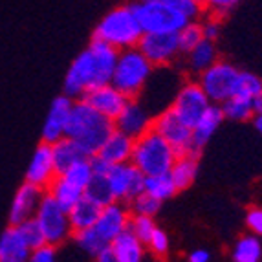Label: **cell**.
<instances>
[{"mask_svg":"<svg viewBox=\"0 0 262 262\" xmlns=\"http://www.w3.org/2000/svg\"><path fill=\"white\" fill-rule=\"evenodd\" d=\"M119 52L106 42L92 39L83 52L72 61L70 68L64 75L62 94L72 99H83L84 94L101 84L112 81L114 68L118 62Z\"/></svg>","mask_w":262,"mask_h":262,"instance_id":"1","label":"cell"},{"mask_svg":"<svg viewBox=\"0 0 262 262\" xmlns=\"http://www.w3.org/2000/svg\"><path fill=\"white\" fill-rule=\"evenodd\" d=\"M114 130V121L94 110L86 101L77 99L66 125V138L74 140L86 156H96L103 141Z\"/></svg>","mask_w":262,"mask_h":262,"instance_id":"2","label":"cell"},{"mask_svg":"<svg viewBox=\"0 0 262 262\" xmlns=\"http://www.w3.org/2000/svg\"><path fill=\"white\" fill-rule=\"evenodd\" d=\"M143 31H141L138 17L132 4H123L110 9L105 17L97 22L94 30V39L106 42L118 52L138 46Z\"/></svg>","mask_w":262,"mask_h":262,"instance_id":"3","label":"cell"},{"mask_svg":"<svg viewBox=\"0 0 262 262\" xmlns=\"http://www.w3.org/2000/svg\"><path fill=\"white\" fill-rule=\"evenodd\" d=\"M152 74L154 66L140 52V48L134 46L119 52L110 83L118 90H121L128 99H138L145 92L149 81L152 79Z\"/></svg>","mask_w":262,"mask_h":262,"instance_id":"4","label":"cell"},{"mask_svg":"<svg viewBox=\"0 0 262 262\" xmlns=\"http://www.w3.org/2000/svg\"><path fill=\"white\" fill-rule=\"evenodd\" d=\"M176 150L154 128L134 140L130 163L143 176L165 174L176 162Z\"/></svg>","mask_w":262,"mask_h":262,"instance_id":"5","label":"cell"},{"mask_svg":"<svg viewBox=\"0 0 262 262\" xmlns=\"http://www.w3.org/2000/svg\"><path fill=\"white\" fill-rule=\"evenodd\" d=\"M132 8H134V13L143 33H178L182 28L192 22L178 8L167 2L138 0L132 4Z\"/></svg>","mask_w":262,"mask_h":262,"instance_id":"6","label":"cell"},{"mask_svg":"<svg viewBox=\"0 0 262 262\" xmlns=\"http://www.w3.org/2000/svg\"><path fill=\"white\" fill-rule=\"evenodd\" d=\"M241 72L233 62L219 59L206 72H202L196 81L213 105H222L236 94Z\"/></svg>","mask_w":262,"mask_h":262,"instance_id":"7","label":"cell"},{"mask_svg":"<svg viewBox=\"0 0 262 262\" xmlns=\"http://www.w3.org/2000/svg\"><path fill=\"white\" fill-rule=\"evenodd\" d=\"M33 220L39 224L46 244H52L57 248L74 236L68 211L62 206H59V202L53 200L48 192H44Z\"/></svg>","mask_w":262,"mask_h":262,"instance_id":"8","label":"cell"},{"mask_svg":"<svg viewBox=\"0 0 262 262\" xmlns=\"http://www.w3.org/2000/svg\"><path fill=\"white\" fill-rule=\"evenodd\" d=\"M213 105L206 92L202 90L198 81H191L187 79L185 83H182L176 90L174 97L170 101L169 108L178 116L182 121H185L189 127H192L198 119L202 118V114L206 112L209 106Z\"/></svg>","mask_w":262,"mask_h":262,"instance_id":"9","label":"cell"},{"mask_svg":"<svg viewBox=\"0 0 262 262\" xmlns=\"http://www.w3.org/2000/svg\"><path fill=\"white\" fill-rule=\"evenodd\" d=\"M152 128L176 150L178 156L180 154L194 152V149H192V127L182 121L169 106L162 112L154 114Z\"/></svg>","mask_w":262,"mask_h":262,"instance_id":"10","label":"cell"},{"mask_svg":"<svg viewBox=\"0 0 262 262\" xmlns=\"http://www.w3.org/2000/svg\"><path fill=\"white\" fill-rule=\"evenodd\" d=\"M138 48L154 68L172 66L182 57L178 33H143Z\"/></svg>","mask_w":262,"mask_h":262,"instance_id":"11","label":"cell"},{"mask_svg":"<svg viewBox=\"0 0 262 262\" xmlns=\"http://www.w3.org/2000/svg\"><path fill=\"white\" fill-rule=\"evenodd\" d=\"M106 180H108L114 200L123 202V204H128L132 198L143 192L145 176L130 162L110 165Z\"/></svg>","mask_w":262,"mask_h":262,"instance_id":"12","label":"cell"},{"mask_svg":"<svg viewBox=\"0 0 262 262\" xmlns=\"http://www.w3.org/2000/svg\"><path fill=\"white\" fill-rule=\"evenodd\" d=\"M152 123L154 114L138 97V99L127 101V105L123 106L121 114L114 119V128L127 134L132 140H136V138L143 136L145 132H149L152 128Z\"/></svg>","mask_w":262,"mask_h":262,"instance_id":"13","label":"cell"},{"mask_svg":"<svg viewBox=\"0 0 262 262\" xmlns=\"http://www.w3.org/2000/svg\"><path fill=\"white\" fill-rule=\"evenodd\" d=\"M130 209L128 204L114 200L106 206L101 207V213L97 216V222L94 226L97 233H99L106 242H112L118 235L128 229V222H130Z\"/></svg>","mask_w":262,"mask_h":262,"instance_id":"14","label":"cell"},{"mask_svg":"<svg viewBox=\"0 0 262 262\" xmlns=\"http://www.w3.org/2000/svg\"><path fill=\"white\" fill-rule=\"evenodd\" d=\"M74 103H75V99L68 97L66 94H61V96H57L55 99L52 101L50 112H48V116H46V119H44L40 141L52 145L61 140V138H64L66 125H68V119H70Z\"/></svg>","mask_w":262,"mask_h":262,"instance_id":"15","label":"cell"},{"mask_svg":"<svg viewBox=\"0 0 262 262\" xmlns=\"http://www.w3.org/2000/svg\"><path fill=\"white\" fill-rule=\"evenodd\" d=\"M44 192H46L44 189L30 184V182H24L17 189L13 202H11V207H9V226H20L22 222L33 219L37 213V207H39L40 200L44 196Z\"/></svg>","mask_w":262,"mask_h":262,"instance_id":"16","label":"cell"},{"mask_svg":"<svg viewBox=\"0 0 262 262\" xmlns=\"http://www.w3.org/2000/svg\"><path fill=\"white\" fill-rule=\"evenodd\" d=\"M83 101H86L88 105L92 106L94 110H97L99 114H103L105 118H108L110 121L118 118L121 114L123 106L127 105L128 97L114 86L112 83L101 84L97 88H92L84 94Z\"/></svg>","mask_w":262,"mask_h":262,"instance_id":"17","label":"cell"},{"mask_svg":"<svg viewBox=\"0 0 262 262\" xmlns=\"http://www.w3.org/2000/svg\"><path fill=\"white\" fill-rule=\"evenodd\" d=\"M57 176L55 163H53L52 145L40 141L33 150V156L30 160V165L26 169V182L37 185L40 189H48V185Z\"/></svg>","mask_w":262,"mask_h":262,"instance_id":"18","label":"cell"},{"mask_svg":"<svg viewBox=\"0 0 262 262\" xmlns=\"http://www.w3.org/2000/svg\"><path fill=\"white\" fill-rule=\"evenodd\" d=\"M132 149H134V140L114 128L108 134V138L103 141L96 156L103 162L110 163V165L128 163L132 158Z\"/></svg>","mask_w":262,"mask_h":262,"instance_id":"19","label":"cell"},{"mask_svg":"<svg viewBox=\"0 0 262 262\" xmlns=\"http://www.w3.org/2000/svg\"><path fill=\"white\" fill-rule=\"evenodd\" d=\"M31 248L18 226H8L0 235V262H30Z\"/></svg>","mask_w":262,"mask_h":262,"instance_id":"20","label":"cell"},{"mask_svg":"<svg viewBox=\"0 0 262 262\" xmlns=\"http://www.w3.org/2000/svg\"><path fill=\"white\" fill-rule=\"evenodd\" d=\"M182 57H184L185 72L189 75H194V77H198L202 72H206L209 66H213L220 59L216 44H214V40L209 39H202L194 48L189 50Z\"/></svg>","mask_w":262,"mask_h":262,"instance_id":"21","label":"cell"},{"mask_svg":"<svg viewBox=\"0 0 262 262\" xmlns=\"http://www.w3.org/2000/svg\"><path fill=\"white\" fill-rule=\"evenodd\" d=\"M224 119L226 118H224L220 105H211L202 114V118L192 125V149H194V152H200L209 143V140L213 138L214 132L219 130Z\"/></svg>","mask_w":262,"mask_h":262,"instance_id":"22","label":"cell"},{"mask_svg":"<svg viewBox=\"0 0 262 262\" xmlns=\"http://www.w3.org/2000/svg\"><path fill=\"white\" fill-rule=\"evenodd\" d=\"M110 251L119 262H143L147 255V246L130 231H123L108 244Z\"/></svg>","mask_w":262,"mask_h":262,"instance_id":"23","label":"cell"},{"mask_svg":"<svg viewBox=\"0 0 262 262\" xmlns=\"http://www.w3.org/2000/svg\"><path fill=\"white\" fill-rule=\"evenodd\" d=\"M169 174L172 178V182H174L178 192L189 189L198 176V154H180L176 158V162L172 163V167H170Z\"/></svg>","mask_w":262,"mask_h":262,"instance_id":"24","label":"cell"},{"mask_svg":"<svg viewBox=\"0 0 262 262\" xmlns=\"http://www.w3.org/2000/svg\"><path fill=\"white\" fill-rule=\"evenodd\" d=\"M52 154H53V163H55L57 174H61L62 170H66L72 163L83 160V158H90L84 154V150L75 143L70 138H61L59 141L52 143Z\"/></svg>","mask_w":262,"mask_h":262,"instance_id":"25","label":"cell"},{"mask_svg":"<svg viewBox=\"0 0 262 262\" xmlns=\"http://www.w3.org/2000/svg\"><path fill=\"white\" fill-rule=\"evenodd\" d=\"M99 213H101V206H97L96 202H92L86 196L81 198L72 209H68V216H70V224L74 233L96 226Z\"/></svg>","mask_w":262,"mask_h":262,"instance_id":"26","label":"cell"},{"mask_svg":"<svg viewBox=\"0 0 262 262\" xmlns=\"http://www.w3.org/2000/svg\"><path fill=\"white\" fill-rule=\"evenodd\" d=\"M46 192H48L55 202H59V206H62L66 211L72 209V207L84 196L83 189L75 187L74 184H70V182L62 178L61 174H57L55 178H53V182L48 185Z\"/></svg>","mask_w":262,"mask_h":262,"instance_id":"27","label":"cell"},{"mask_svg":"<svg viewBox=\"0 0 262 262\" xmlns=\"http://www.w3.org/2000/svg\"><path fill=\"white\" fill-rule=\"evenodd\" d=\"M233 262H262V242L253 233L241 235L231 246Z\"/></svg>","mask_w":262,"mask_h":262,"instance_id":"28","label":"cell"},{"mask_svg":"<svg viewBox=\"0 0 262 262\" xmlns=\"http://www.w3.org/2000/svg\"><path fill=\"white\" fill-rule=\"evenodd\" d=\"M220 106H222L224 118L231 119V121H238V123L249 121V119H253V116L257 114L253 99L246 96H238V94L233 96L231 99H227L226 103H222Z\"/></svg>","mask_w":262,"mask_h":262,"instance_id":"29","label":"cell"},{"mask_svg":"<svg viewBox=\"0 0 262 262\" xmlns=\"http://www.w3.org/2000/svg\"><path fill=\"white\" fill-rule=\"evenodd\" d=\"M143 191L147 194H150L152 198H156L158 202H165L169 198H172L178 192L174 182L170 178L169 172L165 174H154V176H145V185Z\"/></svg>","mask_w":262,"mask_h":262,"instance_id":"30","label":"cell"},{"mask_svg":"<svg viewBox=\"0 0 262 262\" xmlns=\"http://www.w3.org/2000/svg\"><path fill=\"white\" fill-rule=\"evenodd\" d=\"M61 176L64 180H68L70 184H74L75 187L83 189L84 191V189L88 187V184L92 182L94 176H96V172H94L92 158H83V160L72 163L68 169L62 170Z\"/></svg>","mask_w":262,"mask_h":262,"instance_id":"31","label":"cell"},{"mask_svg":"<svg viewBox=\"0 0 262 262\" xmlns=\"http://www.w3.org/2000/svg\"><path fill=\"white\" fill-rule=\"evenodd\" d=\"M74 241L77 242L79 248L83 249L86 255H90V257H96V255H99L101 251H105V249L108 248V242H106L94 227L75 231Z\"/></svg>","mask_w":262,"mask_h":262,"instance_id":"32","label":"cell"},{"mask_svg":"<svg viewBox=\"0 0 262 262\" xmlns=\"http://www.w3.org/2000/svg\"><path fill=\"white\" fill-rule=\"evenodd\" d=\"M84 196L90 198L92 202H96L97 206H106L110 202H114L112 196V191H110V185H108V180L106 176H101L96 174L92 178V182L88 184V187L84 189Z\"/></svg>","mask_w":262,"mask_h":262,"instance_id":"33","label":"cell"},{"mask_svg":"<svg viewBox=\"0 0 262 262\" xmlns=\"http://www.w3.org/2000/svg\"><path fill=\"white\" fill-rule=\"evenodd\" d=\"M202 39H204V31H202L200 20H192L185 28H182L178 31V42H180V50H182V55H185L189 50L194 48Z\"/></svg>","mask_w":262,"mask_h":262,"instance_id":"34","label":"cell"},{"mask_svg":"<svg viewBox=\"0 0 262 262\" xmlns=\"http://www.w3.org/2000/svg\"><path fill=\"white\" fill-rule=\"evenodd\" d=\"M156 220L154 216H145V214H130V222H128V229L140 238L143 244L149 242L152 233L156 231Z\"/></svg>","mask_w":262,"mask_h":262,"instance_id":"35","label":"cell"},{"mask_svg":"<svg viewBox=\"0 0 262 262\" xmlns=\"http://www.w3.org/2000/svg\"><path fill=\"white\" fill-rule=\"evenodd\" d=\"M162 207V202H158L147 192H140L138 196H134L128 202V209L132 214H145V216H156L158 211Z\"/></svg>","mask_w":262,"mask_h":262,"instance_id":"36","label":"cell"},{"mask_svg":"<svg viewBox=\"0 0 262 262\" xmlns=\"http://www.w3.org/2000/svg\"><path fill=\"white\" fill-rule=\"evenodd\" d=\"M145 246H147V251H149L154 258H158V260H163V258H167L170 253V241L162 227H156V231L152 233V236H150L149 242Z\"/></svg>","mask_w":262,"mask_h":262,"instance_id":"37","label":"cell"},{"mask_svg":"<svg viewBox=\"0 0 262 262\" xmlns=\"http://www.w3.org/2000/svg\"><path fill=\"white\" fill-rule=\"evenodd\" d=\"M236 94H238V96H246V97L255 99V97L262 94V79L258 77V75L251 74V72L242 70L241 77H238V88H236Z\"/></svg>","mask_w":262,"mask_h":262,"instance_id":"38","label":"cell"},{"mask_svg":"<svg viewBox=\"0 0 262 262\" xmlns=\"http://www.w3.org/2000/svg\"><path fill=\"white\" fill-rule=\"evenodd\" d=\"M18 229H20L22 236H24V241L30 244L31 249L39 248V246L46 244V241H44V235L42 231H40L39 224L35 222V220H26V222H22L20 226H18Z\"/></svg>","mask_w":262,"mask_h":262,"instance_id":"39","label":"cell"},{"mask_svg":"<svg viewBox=\"0 0 262 262\" xmlns=\"http://www.w3.org/2000/svg\"><path fill=\"white\" fill-rule=\"evenodd\" d=\"M238 2H241V0H206V2H204V9H206L207 13L216 15V17L222 18L224 15L229 13Z\"/></svg>","mask_w":262,"mask_h":262,"instance_id":"40","label":"cell"},{"mask_svg":"<svg viewBox=\"0 0 262 262\" xmlns=\"http://www.w3.org/2000/svg\"><path fill=\"white\" fill-rule=\"evenodd\" d=\"M246 227L249 233L260 238L262 236V207L251 206L246 211Z\"/></svg>","mask_w":262,"mask_h":262,"instance_id":"41","label":"cell"},{"mask_svg":"<svg viewBox=\"0 0 262 262\" xmlns=\"http://www.w3.org/2000/svg\"><path fill=\"white\" fill-rule=\"evenodd\" d=\"M30 262H57V248L52 244H42L31 249Z\"/></svg>","mask_w":262,"mask_h":262,"instance_id":"42","label":"cell"},{"mask_svg":"<svg viewBox=\"0 0 262 262\" xmlns=\"http://www.w3.org/2000/svg\"><path fill=\"white\" fill-rule=\"evenodd\" d=\"M200 26L204 31V39L216 40V37L220 35V17H216V15L207 13V17L200 20Z\"/></svg>","mask_w":262,"mask_h":262,"instance_id":"43","label":"cell"},{"mask_svg":"<svg viewBox=\"0 0 262 262\" xmlns=\"http://www.w3.org/2000/svg\"><path fill=\"white\" fill-rule=\"evenodd\" d=\"M185 262H211L209 249H206V248L192 249L191 253L187 255V258H185Z\"/></svg>","mask_w":262,"mask_h":262,"instance_id":"44","label":"cell"},{"mask_svg":"<svg viewBox=\"0 0 262 262\" xmlns=\"http://www.w3.org/2000/svg\"><path fill=\"white\" fill-rule=\"evenodd\" d=\"M94 262H119V260L116 258V255L110 251V248H106L105 251H101L99 255L94 257Z\"/></svg>","mask_w":262,"mask_h":262,"instance_id":"45","label":"cell"},{"mask_svg":"<svg viewBox=\"0 0 262 262\" xmlns=\"http://www.w3.org/2000/svg\"><path fill=\"white\" fill-rule=\"evenodd\" d=\"M251 121H253V127L257 128V132L262 136V112H257V114H255Z\"/></svg>","mask_w":262,"mask_h":262,"instance_id":"46","label":"cell"},{"mask_svg":"<svg viewBox=\"0 0 262 262\" xmlns=\"http://www.w3.org/2000/svg\"><path fill=\"white\" fill-rule=\"evenodd\" d=\"M253 103H255V110H257V112H262V94L255 97Z\"/></svg>","mask_w":262,"mask_h":262,"instance_id":"47","label":"cell"},{"mask_svg":"<svg viewBox=\"0 0 262 262\" xmlns=\"http://www.w3.org/2000/svg\"><path fill=\"white\" fill-rule=\"evenodd\" d=\"M141 2H165V0H141Z\"/></svg>","mask_w":262,"mask_h":262,"instance_id":"48","label":"cell"},{"mask_svg":"<svg viewBox=\"0 0 262 262\" xmlns=\"http://www.w3.org/2000/svg\"><path fill=\"white\" fill-rule=\"evenodd\" d=\"M196 2H200V4L204 6V2H206V0H196Z\"/></svg>","mask_w":262,"mask_h":262,"instance_id":"49","label":"cell"}]
</instances>
